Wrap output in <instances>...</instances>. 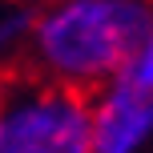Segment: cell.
<instances>
[{
  "mask_svg": "<svg viewBox=\"0 0 153 153\" xmlns=\"http://www.w3.org/2000/svg\"><path fill=\"white\" fill-rule=\"evenodd\" d=\"M153 28V8L141 0H65L32 24L36 73L76 93H97L125 69Z\"/></svg>",
  "mask_w": 153,
  "mask_h": 153,
  "instance_id": "obj_1",
  "label": "cell"
},
{
  "mask_svg": "<svg viewBox=\"0 0 153 153\" xmlns=\"http://www.w3.org/2000/svg\"><path fill=\"white\" fill-rule=\"evenodd\" d=\"M0 153H93L89 93L40 73L0 76Z\"/></svg>",
  "mask_w": 153,
  "mask_h": 153,
  "instance_id": "obj_2",
  "label": "cell"
},
{
  "mask_svg": "<svg viewBox=\"0 0 153 153\" xmlns=\"http://www.w3.org/2000/svg\"><path fill=\"white\" fill-rule=\"evenodd\" d=\"M93 153H153V93L113 76L89 97Z\"/></svg>",
  "mask_w": 153,
  "mask_h": 153,
  "instance_id": "obj_3",
  "label": "cell"
},
{
  "mask_svg": "<svg viewBox=\"0 0 153 153\" xmlns=\"http://www.w3.org/2000/svg\"><path fill=\"white\" fill-rule=\"evenodd\" d=\"M32 24H36V12L32 8H4L0 12V65L12 61L20 48H28Z\"/></svg>",
  "mask_w": 153,
  "mask_h": 153,
  "instance_id": "obj_4",
  "label": "cell"
},
{
  "mask_svg": "<svg viewBox=\"0 0 153 153\" xmlns=\"http://www.w3.org/2000/svg\"><path fill=\"white\" fill-rule=\"evenodd\" d=\"M121 81H129L133 89H141V93H153V28L145 32V40L137 45V53L125 61V69L117 73Z\"/></svg>",
  "mask_w": 153,
  "mask_h": 153,
  "instance_id": "obj_5",
  "label": "cell"
}]
</instances>
